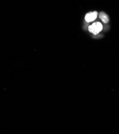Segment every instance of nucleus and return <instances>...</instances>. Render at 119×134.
<instances>
[{
  "mask_svg": "<svg viewBox=\"0 0 119 134\" xmlns=\"http://www.w3.org/2000/svg\"><path fill=\"white\" fill-rule=\"evenodd\" d=\"M99 17L104 23H107L109 21L108 16L104 12H100L99 13Z\"/></svg>",
  "mask_w": 119,
  "mask_h": 134,
  "instance_id": "nucleus-3",
  "label": "nucleus"
},
{
  "mask_svg": "<svg viewBox=\"0 0 119 134\" xmlns=\"http://www.w3.org/2000/svg\"><path fill=\"white\" fill-rule=\"evenodd\" d=\"M103 28V27L102 24L99 23V22H96V23H93L92 25H90L89 27V32L93 33L94 35L98 34L99 32H101Z\"/></svg>",
  "mask_w": 119,
  "mask_h": 134,
  "instance_id": "nucleus-1",
  "label": "nucleus"
},
{
  "mask_svg": "<svg viewBox=\"0 0 119 134\" xmlns=\"http://www.w3.org/2000/svg\"><path fill=\"white\" fill-rule=\"evenodd\" d=\"M98 16V13L96 11H93V12H91L88 13H87L85 17V20L90 23V22L94 21L96 18H97Z\"/></svg>",
  "mask_w": 119,
  "mask_h": 134,
  "instance_id": "nucleus-2",
  "label": "nucleus"
}]
</instances>
